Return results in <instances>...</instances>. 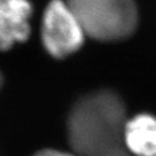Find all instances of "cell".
<instances>
[{"mask_svg": "<svg viewBox=\"0 0 156 156\" xmlns=\"http://www.w3.org/2000/svg\"><path fill=\"white\" fill-rule=\"evenodd\" d=\"M125 113L122 99L113 91H98L79 99L67 120L74 151L79 156H128Z\"/></svg>", "mask_w": 156, "mask_h": 156, "instance_id": "1", "label": "cell"}, {"mask_svg": "<svg viewBox=\"0 0 156 156\" xmlns=\"http://www.w3.org/2000/svg\"><path fill=\"white\" fill-rule=\"evenodd\" d=\"M83 30L100 41L129 37L138 24L133 0H67Z\"/></svg>", "mask_w": 156, "mask_h": 156, "instance_id": "2", "label": "cell"}, {"mask_svg": "<svg viewBox=\"0 0 156 156\" xmlns=\"http://www.w3.org/2000/svg\"><path fill=\"white\" fill-rule=\"evenodd\" d=\"M79 20L63 0H51L44 10L41 39L44 49L55 58H64L78 51L85 41Z\"/></svg>", "mask_w": 156, "mask_h": 156, "instance_id": "3", "label": "cell"}, {"mask_svg": "<svg viewBox=\"0 0 156 156\" xmlns=\"http://www.w3.org/2000/svg\"><path fill=\"white\" fill-rule=\"evenodd\" d=\"M32 14L29 0H0V51L28 38Z\"/></svg>", "mask_w": 156, "mask_h": 156, "instance_id": "4", "label": "cell"}, {"mask_svg": "<svg viewBox=\"0 0 156 156\" xmlns=\"http://www.w3.org/2000/svg\"><path fill=\"white\" fill-rule=\"evenodd\" d=\"M124 141L136 156H156V117L139 114L126 122Z\"/></svg>", "mask_w": 156, "mask_h": 156, "instance_id": "5", "label": "cell"}, {"mask_svg": "<svg viewBox=\"0 0 156 156\" xmlns=\"http://www.w3.org/2000/svg\"><path fill=\"white\" fill-rule=\"evenodd\" d=\"M34 156H75V155L66 153V152L58 151V150L47 149V150H41V151H39L38 153H36Z\"/></svg>", "mask_w": 156, "mask_h": 156, "instance_id": "6", "label": "cell"}, {"mask_svg": "<svg viewBox=\"0 0 156 156\" xmlns=\"http://www.w3.org/2000/svg\"><path fill=\"white\" fill-rule=\"evenodd\" d=\"M2 85V76H1V73H0V87Z\"/></svg>", "mask_w": 156, "mask_h": 156, "instance_id": "7", "label": "cell"}]
</instances>
